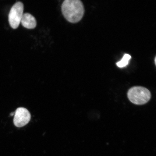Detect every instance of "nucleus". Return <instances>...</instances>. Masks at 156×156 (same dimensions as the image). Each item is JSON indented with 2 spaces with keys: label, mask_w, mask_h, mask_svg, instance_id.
I'll list each match as a JSON object with an SVG mask.
<instances>
[{
  "label": "nucleus",
  "mask_w": 156,
  "mask_h": 156,
  "mask_svg": "<svg viewBox=\"0 0 156 156\" xmlns=\"http://www.w3.org/2000/svg\"><path fill=\"white\" fill-rule=\"evenodd\" d=\"M131 58V56L130 55L127 54H125L122 59L120 61L117 62L116 65L120 68L125 67L128 65Z\"/></svg>",
  "instance_id": "6"
},
{
  "label": "nucleus",
  "mask_w": 156,
  "mask_h": 156,
  "mask_svg": "<svg viewBox=\"0 0 156 156\" xmlns=\"http://www.w3.org/2000/svg\"><path fill=\"white\" fill-rule=\"evenodd\" d=\"M20 23L24 28L28 29H34L37 26L36 19L32 15L28 13L23 14Z\"/></svg>",
  "instance_id": "5"
},
{
  "label": "nucleus",
  "mask_w": 156,
  "mask_h": 156,
  "mask_svg": "<svg viewBox=\"0 0 156 156\" xmlns=\"http://www.w3.org/2000/svg\"><path fill=\"white\" fill-rule=\"evenodd\" d=\"M128 97L132 103L136 105L145 104L151 97V93L149 90L141 87H134L128 91Z\"/></svg>",
  "instance_id": "2"
},
{
  "label": "nucleus",
  "mask_w": 156,
  "mask_h": 156,
  "mask_svg": "<svg viewBox=\"0 0 156 156\" xmlns=\"http://www.w3.org/2000/svg\"><path fill=\"white\" fill-rule=\"evenodd\" d=\"M15 112H13L11 113V114H10V116H13V115H15Z\"/></svg>",
  "instance_id": "7"
},
{
  "label": "nucleus",
  "mask_w": 156,
  "mask_h": 156,
  "mask_svg": "<svg viewBox=\"0 0 156 156\" xmlns=\"http://www.w3.org/2000/svg\"><path fill=\"white\" fill-rule=\"evenodd\" d=\"M24 11V5L21 2H17L10 11L9 15V24L11 28L16 29L20 24Z\"/></svg>",
  "instance_id": "3"
},
{
  "label": "nucleus",
  "mask_w": 156,
  "mask_h": 156,
  "mask_svg": "<svg viewBox=\"0 0 156 156\" xmlns=\"http://www.w3.org/2000/svg\"><path fill=\"white\" fill-rule=\"evenodd\" d=\"M61 9L64 17L72 23L79 22L84 14L83 4L80 0H66L62 3Z\"/></svg>",
  "instance_id": "1"
},
{
  "label": "nucleus",
  "mask_w": 156,
  "mask_h": 156,
  "mask_svg": "<svg viewBox=\"0 0 156 156\" xmlns=\"http://www.w3.org/2000/svg\"><path fill=\"white\" fill-rule=\"evenodd\" d=\"M13 123L17 127H22L28 122L30 120V112L26 108L20 107L17 109L15 113Z\"/></svg>",
  "instance_id": "4"
}]
</instances>
